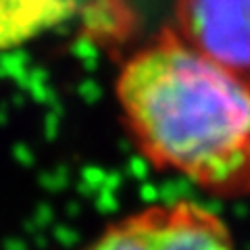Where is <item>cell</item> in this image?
Masks as SVG:
<instances>
[{
	"mask_svg": "<svg viewBox=\"0 0 250 250\" xmlns=\"http://www.w3.org/2000/svg\"><path fill=\"white\" fill-rule=\"evenodd\" d=\"M62 13V0H0V46L21 42Z\"/></svg>",
	"mask_w": 250,
	"mask_h": 250,
	"instance_id": "cell-4",
	"label": "cell"
},
{
	"mask_svg": "<svg viewBox=\"0 0 250 250\" xmlns=\"http://www.w3.org/2000/svg\"><path fill=\"white\" fill-rule=\"evenodd\" d=\"M82 250H238L229 228L210 208L177 200L115 219Z\"/></svg>",
	"mask_w": 250,
	"mask_h": 250,
	"instance_id": "cell-2",
	"label": "cell"
},
{
	"mask_svg": "<svg viewBox=\"0 0 250 250\" xmlns=\"http://www.w3.org/2000/svg\"><path fill=\"white\" fill-rule=\"evenodd\" d=\"M175 34L205 57L250 73V0H175Z\"/></svg>",
	"mask_w": 250,
	"mask_h": 250,
	"instance_id": "cell-3",
	"label": "cell"
},
{
	"mask_svg": "<svg viewBox=\"0 0 250 250\" xmlns=\"http://www.w3.org/2000/svg\"><path fill=\"white\" fill-rule=\"evenodd\" d=\"M121 121L138 152L207 194H250V73L205 57L163 29L123 62Z\"/></svg>",
	"mask_w": 250,
	"mask_h": 250,
	"instance_id": "cell-1",
	"label": "cell"
}]
</instances>
